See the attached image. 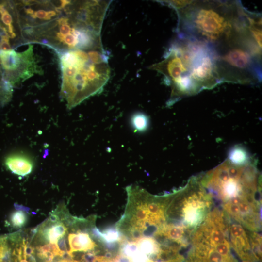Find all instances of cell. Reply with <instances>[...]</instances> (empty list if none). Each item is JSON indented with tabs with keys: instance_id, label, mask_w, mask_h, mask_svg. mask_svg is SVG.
Listing matches in <instances>:
<instances>
[{
	"instance_id": "obj_1",
	"label": "cell",
	"mask_w": 262,
	"mask_h": 262,
	"mask_svg": "<svg viewBox=\"0 0 262 262\" xmlns=\"http://www.w3.org/2000/svg\"><path fill=\"white\" fill-rule=\"evenodd\" d=\"M218 55L212 45L179 33L160 62L149 67L164 76L171 88V100L192 95L221 83Z\"/></svg>"
},
{
	"instance_id": "obj_2",
	"label": "cell",
	"mask_w": 262,
	"mask_h": 262,
	"mask_svg": "<svg viewBox=\"0 0 262 262\" xmlns=\"http://www.w3.org/2000/svg\"><path fill=\"white\" fill-rule=\"evenodd\" d=\"M180 33L219 48L247 29L246 10L236 1H192L177 10Z\"/></svg>"
},
{
	"instance_id": "obj_3",
	"label": "cell",
	"mask_w": 262,
	"mask_h": 262,
	"mask_svg": "<svg viewBox=\"0 0 262 262\" xmlns=\"http://www.w3.org/2000/svg\"><path fill=\"white\" fill-rule=\"evenodd\" d=\"M86 50H69L60 56L61 96L69 109L101 93L110 77L108 53L103 47Z\"/></svg>"
},
{
	"instance_id": "obj_4",
	"label": "cell",
	"mask_w": 262,
	"mask_h": 262,
	"mask_svg": "<svg viewBox=\"0 0 262 262\" xmlns=\"http://www.w3.org/2000/svg\"><path fill=\"white\" fill-rule=\"evenodd\" d=\"M200 181L212 198L222 204L236 198L261 201L259 174L250 162L235 165L226 160Z\"/></svg>"
},
{
	"instance_id": "obj_5",
	"label": "cell",
	"mask_w": 262,
	"mask_h": 262,
	"mask_svg": "<svg viewBox=\"0 0 262 262\" xmlns=\"http://www.w3.org/2000/svg\"><path fill=\"white\" fill-rule=\"evenodd\" d=\"M221 82L249 83L262 79V49L247 31L215 49Z\"/></svg>"
},
{
	"instance_id": "obj_6",
	"label": "cell",
	"mask_w": 262,
	"mask_h": 262,
	"mask_svg": "<svg viewBox=\"0 0 262 262\" xmlns=\"http://www.w3.org/2000/svg\"><path fill=\"white\" fill-rule=\"evenodd\" d=\"M213 204L212 196L195 178L182 189L170 194L166 211L171 224L184 227L193 233L204 220Z\"/></svg>"
},
{
	"instance_id": "obj_7",
	"label": "cell",
	"mask_w": 262,
	"mask_h": 262,
	"mask_svg": "<svg viewBox=\"0 0 262 262\" xmlns=\"http://www.w3.org/2000/svg\"><path fill=\"white\" fill-rule=\"evenodd\" d=\"M4 163L7 168L12 173L21 177L29 175L33 167L31 158L24 154H10L6 157Z\"/></svg>"
},
{
	"instance_id": "obj_8",
	"label": "cell",
	"mask_w": 262,
	"mask_h": 262,
	"mask_svg": "<svg viewBox=\"0 0 262 262\" xmlns=\"http://www.w3.org/2000/svg\"><path fill=\"white\" fill-rule=\"evenodd\" d=\"M68 239L70 247L69 252L71 253L77 251H91L96 246L95 243L86 232L78 231L77 233H70Z\"/></svg>"
},
{
	"instance_id": "obj_9",
	"label": "cell",
	"mask_w": 262,
	"mask_h": 262,
	"mask_svg": "<svg viewBox=\"0 0 262 262\" xmlns=\"http://www.w3.org/2000/svg\"><path fill=\"white\" fill-rule=\"evenodd\" d=\"M67 231V228L61 222L52 225L45 224L39 229V233L47 241L56 244L60 238L64 237Z\"/></svg>"
},
{
	"instance_id": "obj_10",
	"label": "cell",
	"mask_w": 262,
	"mask_h": 262,
	"mask_svg": "<svg viewBox=\"0 0 262 262\" xmlns=\"http://www.w3.org/2000/svg\"><path fill=\"white\" fill-rule=\"evenodd\" d=\"M22 54L13 50H0V61L2 67L7 72H13L21 66Z\"/></svg>"
},
{
	"instance_id": "obj_11",
	"label": "cell",
	"mask_w": 262,
	"mask_h": 262,
	"mask_svg": "<svg viewBox=\"0 0 262 262\" xmlns=\"http://www.w3.org/2000/svg\"><path fill=\"white\" fill-rule=\"evenodd\" d=\"M248 30L252 37L262 49V17L246 10Z\"/></svg>"
},
{
	"instance_id": "obj_12",
	"label": "cell",
	"mask_w": 262,
	"mask_h": 262,
	"mask_svg": "<svg viewBox=\"0 0 262 262\" xmlns=\"http://www.w3.org/2000/svg\"><path fill=\"white\" fill-rule=\"evenodd\" d=\"M8 2H0V23L6 29L9 37L13 38L16 36L13 24V19L9 12Z\"/></svg>"
},
{
	"instance_id": "obj_13",
	"label": "cell",
	"mask_w": 262,
	"mask_h": 262,
	"mask_svg": "<svg viewBox=\"0 0 262 262\" xmlns=\"http://www.w3.org/2000/svg\"><path fill=\"white\" fill-rule=\"evenodd\" d=\"M131 123L135 132H143L148 128L149 119L144 113L137 112L131 116Z\"/></svg>"
},
{
	"instance_id": "obj_14",
	"label": "cell",
	"mask_w": 262,
	"mask_h": 262,
	"mask_svg": "<svg viewBox=\"0 0 262 262\" xmlns=\"http://www.w3.org/2000/svg\"><path fill=\"white\" fill-rule=\"evenodd\" d=\"M246 151L241 147H235L230 151L228 161L235 165H243L249 162Z\"/></svg>"
},
{
	"instance_id": "obj_15",
	"label": "cell",
	"mask_w": 262,
	"mask_h": 262,
	"mask_svg": "<svg viewBox=\"0 0 262 262\" xmlns=\"http://www.w3.org/2000/svg\"><path fill=\"white\" fill-rule=\"evenodd\" d=\"M10 220L14 227L20 228L25 225L27 221V215L25 212L17 210L11 214Z\"/></svg>"
},
{
	"instance_id": "obj_16",
	"label": "cell",
	"mask_w": 262,
	"mask_h": 262,
	"mask_svg": "<svg viewBox=\"0 0 262 262\" xmlns=\"http://www.w3.org/2000/svg\"><path fill=\"white\" fill-rule=\"evenodd\" d=\"M12 84L5 78L0 82V103L3 104L8 101L11 95Z\"/></svg>"
},
{
	"instance_id": "obj_17",
	"label": "cell",
	"mask_w": 262,
	"mask_h": 262,
	"mask_svg": "<svg viewBox=\"0 0 262 262\" xmlns=\"http://www.w3.org/2000/svg\"><path fill=\"white\" fill-rule=\"evenodd\" d=\"M119 232L115 229L107 230L104 233L100 232V238L103 239L107 242H113L118 239Z\"/></svg>"
},
{
	"instance_id": "obj_18",
	"label": "cell",
	"mask_w": 262,
	"mask_h": 262,
	"mask_svg": "<svg viewBox=\"0 0 262 262\" xmlns=\"http://www.w3.org/2000/svg\"><path fill=\"white\" fill-rule=\"evenodd\" d=\"M192 0H166L163 2L173 7L176 11L183 9L188 6Z\"/></svg>"
},
{
	"instance_id": "obj_19",
	"label": "cell",
	"mask_w": 262,
	"mask_h": 262,
	"mask_svg": "<svg viewBox=\"0 0 262 262\" xmlns=\"http://www.w3.org/2000/svg\"><path fill=\"white\" fill-rule=\"evenodd\" d=\"M57 243L58 248L61 253V256L62 255L63 253L69 251V250L67 249L66 239L64 238V237L59 239Z\"/></svg>"
},
{
	"instance_id": "obj_20",
	"label": "cell",
	"mask_w": 262,
	"mask_h": 262,
	"mask_svg": "<svg viewBox=\"0 0 262 262\" xmlns=\"http://www.w3.org/2000/svg\"><path fill=\"white\" fill-rule=\"evenodd\" d=\"M96 256L93 252H87L82 255V262H94Z\"/></svg>"
},
{
	"instance_id": "obj_21",
	"label": "cell",
	"mask_w": 262,
	"mask_h": 262,
	"mask_svg": "<svg viewBox=\"0 0 262 262\" xmlns=\"http://www.w3.org/2000/svg\"><path fill=\"white\" fill-rule=\"evenodd\" d=\"M48 11H46L42 9L38 10L33 12V14L31 16L33 18H37L41 19L46 20Z\"/></svg>"
},
{
	"instance_id": "obj_22",
	"label": "cell",
	"mask_w": 262,
	"mask_h": 262,
	"mask_svg": "<svg viewBox=\"0 0 262 262\" xmlns=\"http://www.w3.org/2000/svg\"><path fill=\"white\" fill-rule=\"evenodd\" d=\"M0 48L2 50L7 51L11 49L9 43V39H5L2 41L0 44Z\"/></svg>"
},
{
	"instance_id": "obj_23",
	"label": "cell",
	"mask_w": 262,
	"mask_h": 262,
	"mask_svg": "<svg viewBox=\"0 0 262 262\" xmlns=\"http://www.w3.org/2000/svg\"><path fill=\"white\" fill-rule=\"evenodd\" d=\"M15 207L17 210H20L25 212H27L29 210L28 208L17 204H15Z\"/></svg>"
},
{
	"instance_id": "obj_24",
	"label": "cell",
	"mask_w": 262,
	"mask_h": 262,
	"mask_svg": "<svg viewBox=\"0 0 262 262\" xmlns=\"http://www.w3.org/2000/svg\"><path fill=\"white\" fill-rule=\"evenodd\" d=\"M56 15V12L54 10H49L48 11L47 16L46 20H49L51 17L55 16Z\"/></svg>"
},
{
	"instance_id": "obj_25",
	"label": "cell",
	"mask_w": 262,
	"mask_h": 262,
	"mask_svg": "<svg viewBox=\"0 0 262 262\" xmlns=\"http://www.w3.org/2000/svg\"><path fill=\"white\" fill-rule=\"evenodd\" d=\"M19 262H29L28 261L26 260V259H21L19 261Z\"/></svg>"
},
{
	"instance_id": "obj_26",
	"label": "cell",
	"mask_w": 262,
	"mask_h": 262,
	"mask_svg": "<svg viewBox=\"0 0 262 262\" xmlns=\"http://www.w3.org/2000/svg\"><path fill=\"white\" fill-rule=\"evenodd\" d=\"M64 260V262H73V260H71V261H67V260Z\"/></svg>"
},
{
	"instance_id": "obj_27",
	"label": "cell",
	"mask_w": 262,
	"mask_h": 262,
	"mask_svg": "<svg viewBox=\"0 0 262 262\" xmlns=\"http://www.w3.org/2000/svg\"><path fill=\"white\" fill-rule=\"evenodd\" d=\"M242 262H254L250 261H242Z\"/></svg>"
}]
</instances>
